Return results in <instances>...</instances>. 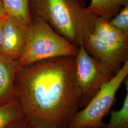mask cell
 I'll return each instance as SVG.
<instances>
[{
	"label": "cell",
	"instance_id": "cell-18",
	"mask_svg": "<svg viewBox=\"0 0 128 128\" xmlns=\"http://www.w3.org/2000/svg\"><path fill=\"white\" fill-rule=\"evenodd\" d=\"M6 15H7V14L3 2L2 0H0V18L5 17Z\"/></svg>",
	"mask_w": 128,
	"mask_h": 128
},
{
	"label": "cell",
	"instance_id": "cell-16",
	"mask_svg": "<svg viewBox=\"0 0 128 128\" xmlns=\"http://www.w3.org/2000/svg\"><path fill=\"white\" fill-rule=\"evenodd\" d=\"M26 128H54L45 124L38 122H28Z\"/></svg>",
	"mask_w": 128,
	"mask_h": 128
},
{
	"label": "cell",
	"instance_id": "cell-12",
	"mask_svg": "<svg viewBox=\"0 0 128 128\" xmlns=\"http://www.w3.org/2000/svg\"><path fill=\"white\" fill-rule=\"evenodd\" d=\"M25 118L17 98L0 106V128H5L14 122Z\"/></svg>",
	"mask_w": 128,
	"mask_h": 128
},
{
	"label": "cell",
	"instance_id": "cell-5",
	"mask_svg": "<svg viewBox=\"0 0 128 128\" xmlns=\"http://www.w3.org/2000/svg\"><path fill=\"white\" fill-rule=\"evenodd\" d=\"M76 78L82 95L81 108H84L115 74L89 55L82 44L76 56Z\"/></svg>",
	"mask_w": 128,
	"mask_h": 128
},
{
	"label": "cell",
	"instance_id": "cell-15",
	"mask_svg": "<svg viewBox=\"0 0 128 128\" xmlns=\"http://www.w3.org/2000/svg\"><path fill=\"white\" fill-rule=\"evenodd\" d=\"M27 124V120L24 118L10 124L5 128H26Z\"/></svg>",
	"mask_w": 128,
	"mask_h": 128
},
{
	"label": "cell",
	"instance_id": "cell-8",
	"mask_svg": "<svg viewBox=\"0 0 128 128\" xmlns=\"http://www.w3.org/2000/svg\"><path fill=\"white\" fill-rule=\"evenodd\" d=\"M19 68L17 61L0 56V106L17 98L15 82Z\"/></svg>",
	"mask_w": 128,
	"mask_h": 128
},
{
	"label": "cell",
	"instance_id": "cell-3",
	"mask_svg": "<svg viewBox=\"0 0 128 128\" xmlns=\"http://www.w3.org/2000/svg\"><path fill=\"white\" fill-rule=\"evenodd\" d=\"M79 48L55 32L46 21L32 17L27 40L17 62L20 67H23L43 60L74 56Z\"/></svg>",
	"mask_w": 128,
	"mask_h": 128
},
{
	"label": "cell",
	"instance_id": "cell-17",
	"mask_svg": "<svg viewBox=\"0 0 128 128\" xmlns=\"http://www.w3.org/2000/svg\"><path fill=\"white\" fill-rule=\"evenodd\" d=\"M7 16L0 18V48L2 44V39H3V33H4V26L6 18H7ZM0 56H2L0 55Z\"/></svg>",
	"mask_w": 128,
	"mask_h": 128
},
{
	"label": "cell",
	"instance_id": "cell-7",
	"mask_svg": "<svg viewBox=\"0 0 128 128\" xmlns=\"http://www.w3.org/2000/svg\"><path fill=\"white\" fill-rule=\"evenodd\" d=\"M30 27L7 15L4 28L0 55L7 60L17 61L22 53Z\"/></svg>",
	"mask_w": 128,
	"mask_h": 128
},
{
	"label": "cell",
	"instance_id": "cell-14",
	"mask_svg": "<svg viewBox=\"0 0 128 128\" xmlns=\"http://www.w3.org/2000/svg\"><path fill=\"white\" fill-rule=\"evenodd\" d=\"M110 23L128 36V5L124 7L114 17Z\"/></svg>",
	"mask_w": 128,
	"mask_h": 128
},
{
	"label": "cell",
	"instance_id": "cell-4",
	"mask_svg": "<svg viewBox=\"0 0 128 128\" xmlns=\"http://www.w3.org/2000/svg\"><path fill=\"white\" fill-rule=\"evenodd\" d=\"M128 74V60L102 86L89 102L74 116L68 128H102L104 118L115 101L116 92Z\"/></svg>",
	"mask_w": 128,
	"mask_h": 128
},
{
	"label": "cell",
	"instance_id": "cell-6",
	"mask_svg": "<svg viewBox=\"0 0 128 128\" xmlns=\"http://www.w3.org/2000/svg\"><path fill=\"white\" fill-rule=\"evenodd\" d=\"M89 55L115 74L128 60V41L101 40L91 34L82 44Z\"/></svg>",
	"mask_w": 128,
	"mask_h": 128
},
{
	"label": "cell",
	"instance_id": "cell-13",
	"mask_svg": "<svg viewBox=\"0 0 128 128\" xmlns=\"http://www.w3.org/2000/svg\"><path fill=\"white\" fill-rule=\"evenodd\" d=\"M128 90L122 108L112 111L109 122L104 124L102 128H128Z\"/></svg>",
	"mask_w": 128,
	"mask_h": 128
},
{
	"label": "cell",
	"instance_id": "cell-2",
	"mask_svg": "<svg viewBox=\"0 0 128 128\" xmlns=\"http://www.w3.org/2000/svg\"><path fill=\"white\" fill-rule=\"evenodd\" d=\"M84 0H30L32 17L46 21L56 32L78 46L92 34L97 16Z\"/></svg>",
	"mask_w": 128,
	"mask_h": 128
},
{
	"label": "cell",
	"instance_id": "cell-10",
	"mask_svg": "<svg viewBox=\"0 0 128 128\" xmlns=\"http://www.w3.org/2000/svg\"><path fill=\"white\" fill-rule=\"evenodd\" d=\"M128 5V0H91L87 8L97 17H103L110 20Z\"/></svg>",
	"mask_w": 128,
	"mask_h": 128
},
{
	"label": "cell",
	"instance_id": "cell-11",
	"mask_svg": "<svg viewBox=\"0 0 128 128\" xmlns=\"http://www.w3.org/2000/svg\"><path fill=\"white\" fill-rule=\"evenodd\" d=\"M7 14L30 27L32 17L30 11V0H2Z\"/></svg>",
	"mask_w": 128,
	"mask_h": 128
},
{
	"label": "cell",
	"instance_id": "cell-9",
	"mask_svg": "<svg viewBox=\"0 0 128 128\" xmlns=\"http://www.w3.org/2000/svg\"><path fill=\"white\" fill-rule=\"evenodd\" d=\"M110 20L103 17H97L92 34L104 40L126 42L128 36L110 23Z\"/></svg>",
	"mask_w": 128,
	"mask_h": 128
},
{
	"label": "cell",
	"instance_id": "cell-1",
	"mask_svg": "<svg viewBox=\"0 0 128 128\" xmlns=\"http://www.w3.org/2000/svg\"><path fill=\"white\" fill-rule=\"evenodd\" d=\"M15 86L28 122L68 128L81 108L76 56L52 58L20 67Z\"/></svg>",
	"mask_w": 128,
	"mask_h": 128
}]
</instances>
